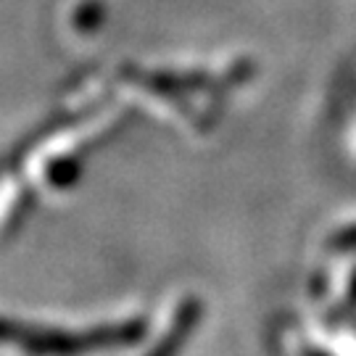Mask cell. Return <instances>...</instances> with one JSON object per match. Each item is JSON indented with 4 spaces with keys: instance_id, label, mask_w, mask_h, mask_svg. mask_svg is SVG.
<instances>
[{
    "instance_id": "1",
    "label": "cell",
    "mask_w": 356,
    "mask_h": 356,
    "mask_svg": "<svg viewBox=\"0 0 356 356\" xmlns=\"http://www.w3.org/2000/svg\"><path fill=\"white\" fill-rule=\"evenodd\" d=\"M195 317H198V304H195V301H185V304L179 306L172 330L166 332L164 341H159V346H156V351H153L151 356H175L177 354V346L182 343V338L188 335V330H193Z\"/></svg>"
}]
</instances>
